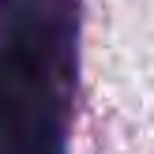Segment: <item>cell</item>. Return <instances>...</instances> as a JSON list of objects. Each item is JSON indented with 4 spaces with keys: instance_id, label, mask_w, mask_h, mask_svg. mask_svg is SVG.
I'll return each mask as SVG.
<instances>
[{
    "instance_id": "6da1fadb",
    "label": "cell",
    "mask_w": 154,
    "mask_h": 154,
    "mask_svg": "<svg viewBox=\"0 0 154 154\" xmlns=\"http://www.w3.org/2000/svg\"><path fill=\"white\" fill-rule=\"evenodd\" d=\"M4 109H8V83L0 79V128H4Z\"/></svg>"
}]
</instances>
